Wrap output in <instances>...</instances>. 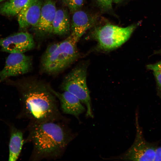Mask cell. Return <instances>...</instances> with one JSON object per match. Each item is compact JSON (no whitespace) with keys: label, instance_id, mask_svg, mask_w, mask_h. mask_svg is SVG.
Here are the masks:
<instances>
[{"label":"cell","instance_id":"obj_19","mask_svg":"<svg viewBox=\"0 0 161 161\" xmlns=\"http://www.w3.org/2000/svg\"><path fill=\"white\" fill-rule=\"evenodd\" d=\"M157 84V94L159 97H161V72L153 71Z\"/></svg>","mask_w":161,"mask_h":161},{"label":"cell","instance_id":"obj_25","mask_svg":"<svg viewBox=\"0 0 161 161\" xmlns=\"http://www.w3.org/2000/svg\"><path fill=\"white\" fill-rule=\"evenodd\" d=\"M66 0H63L64 2Z\"/></svg>","mask_w":161,"mask_h":161},{"label":"cell","instance_id":"obj_2","mask_svg":"<svg viewBox=\"0 0 161 161\" xmlns=\"http://www.w3.org/2000/svg\"><path fill=\"white\" fill-rule=\"evenodd\" d=\"M21 109L17 118L29 123L50 121L68 123L59 109L51 88L41 82L30 81L19 84Z\"/></svg>","mask_w":161,"mask_h":161},{"label":"cell","instance_id":"obj_5","mask_svg":"<svg viewBox=\"0 0 161 161\" xmlns=\"http://www.w3.org/2000/svg\"><path fill=\"white\" fill-rule=\"evenodd\" d=\"M136 133L134 141L127 150L114 159L131 161H154L158 143L149 142L145 139L139 121V112L135 115Z\"/></svg>","mask_w":161,"mask_h":161},{"label":"cell","instance_id":"obj_11","mask_svg":"<svg viewBox=\"0 0 161 161\" xmlns=\"http://www.w3.org/2000/svg\"><path fill=\"white\" fill-rule=\"evenodd\" d=\"M96 21L94 17L84 11L80 10L75 11L72 16V32L80 38L87 30L94 25Z\"/></svg>","mask_w":161,"mask_h":161},{"label":"cell","instance_id":"obj_9","mask_svg":"<svg viewBox=\"0 0 161 161\" xmlns=\"http://www.w3.org/2000/svg\"><path fill=\"white\" fill-rule=\"evenodd\" d=\"M42 4L41 0H28L18 14V20L21 28L31 26L36 27L40 19Z\"/></svg>","mask_w":161,"mask_h":161},{"label":"cell","instance_id":"obj_4","mask_svg":"<svg viewBox=\"0 0 161 161\" xmlns=\"http://www.w3.org/2000/svg\"><path fill=\"white\" fill-rule=\"evenodd\" d=\"M137 25L134 24L123 27L107 24L95 28L92 35L101 50L109 51L119 47L126 42Z\"/></svg>","mask_w":161,"mask_h":161},{"label":"cell","instance_id":"obj_15","mask_svg":"<svg viewBox=\"0 0 161 161\" xmlns=\"http://www.w3.org/2000/svg\"><path fill=\"white\" fill-rule=\"evenodd\" d=\"M28 0H9L0 5V13L8 16L18 15Z\"/></svg>","mask_w":161,"mask_h":161},{"label":"cell","instance_id":"obj_14","mask_svg":"<svg viewBox=\"0 0 161 161\" xmlns=\"http://www.w3.org/2000/svg\"><path fill=\"white\" fill-rule=\"evenodd\" d=\"M55 34L62 35L66 34L70 28L69 19L67 12L63 9L57 10L52 25Z\"/></svg>","mask_w":161,"mask_h":161},{"label":"cell","instance_id":"obj_22","mask_svg":"<svg viewBox=\"0 0 161 161\" xmlns=\"http://www.w3.org/2000/svg\"><path fill=\"white\" fill-rule=\"evenodd\" d=\"M154 54L161 55V49L154 52Z\"/></svg>","mask_w":161,"mask_h":161},{"label":"cell","instance_id":"obj_8","mask_svg":"<svg viewBox=\"0 0 161 161\" xmlns=\"http://www.w3.org/2000/svg\"><path fill=\"white\" fill-rule=\"evenodd\" d=\"M34 46L32 35L27 32H18L0 38L1 51L10 53H24L32 49Z\"/></svg>","mask_w":161,"mask_h":161},{"label":"cell","instance_id":"obj_12","mask_svg":"<svg viewBox=\"0 0 161 161\" xmlns=\"http://www.w3.org/2000/svg\"><path fill=\"white\" fill-rule=\"evenodd\" d=\"M57 9L54 0H46L42 4L38 23L36 27L45 33L53 32L52 25Z\"/></svg>","mask_w":161,"mask_h":161},{"label":"cell","instance_id":"obj_6","mask_svg":"<svg viewBox=\"0 0 161 161\" xmlns=\"http://www.w3.org/2000/svg\"><path fill=\"white\" fill-rule=\"evenodd\" d=\"M86 70L82 66L77 67L65 77L62 83L63 91L69 92L77 97L87 108L86 115L93 117L89 92L86 80Z\"/></svg>","mask_w":161,"mask_h":161},{"label":"cell","instance_id":"obj_16","mask_svg":"<svg viewBox=\"0 0 161 161\" xmlns=\"http://www.w3.org/2000/svg\"><path fill=\"white\" fill-rule=\"evenodd\" d=\"M64 2L72 13L80 10L83 3V0H66Z\"/></svg>","mask_w":161,"mask_h":161},{"label":"cell","instance_id":"obj_7","mask_svg":"<svg viewBox=\"0 0 161 161\" xmlns=\"http://www.w3.org/2000/svg\"><path fill=\"white\" fill-rule=\"evenodd\" d=\"M32 59L23 53H11L6 58L5 64L0 71V83L11 76L23 75L32 67Z\"/></svg>","mask_w":161,"mask_h":161},{"label":"cell","instance_id":"obj_18","mask_svg":"<svg viewBox=\"0 0 161 161\" xmlns=\"http://www.w3.org/2000/svg\"><path fill=\"white\" fill-rule=\"evenodd\" d=\"M99 7L105 11L110 10L112 9V0H95Z\"/></svg>","mask_w":161,"mask_h":161},{"label":"cell","instance_id":"obj_1","mask_svg":"<svg viewBox=\"0 0 161 161\" xmlns=\"http://www.w3.org/2000/svg\"><path fill=\"white\" fill-rule=\"evenodd\" d=\"M62 121L29 123L24 143H30L32 150L30 160H55L63 155L69 143L75 137Z\"/></svg>","mask_w":161,"mask_h":161},{"label":"cell","instance_id":"obj_13","mask_svg":"<svg viewBox=\"0 0 161 161\" xmlns=\"http://www.w3.org/2000/svg\"><path fill=\"white\" fill-rule=\"evenodd\" d=\"M9 125L10 134L8 160L16 161L18 158L24 144L23 132L13 125Z\"/></svg>","mask_w":161,"mask_h":161},{"label":"cell","instance_id":"obj_24","mask_svg":"<svg viewBox=\"0 0 161 161\" xmlns=\"http://www.w3.org/2000/svg\"><path fill=\"white\" fill-rule=\"evenodd\" d=\"M6 0H0V3Z\"/></svg>","mask_w":161,"mask_h":161},{"label":"cell","instance_id":"obj_10","mask_svg":"<svg viewBox=\"0 0 161 161\" xmlns=\"http://www.w3.org/2000/svg\"><path fill=\"white\" fill-rule=\"evenodd\" d=\"M59 101L60 109L64 113L71 115L78 118L79 116L85 111V108L80 100L70 92L64 91L57 92L52 89Z\"/></svg>","mask_w":161,"mask_h":161},{"label":"cell","instance_id":"obj_21","mask_svg":"<svg viewBox=\"0 0 161 161\" xmlns=\"http://www.w3.org/2000/svg\"><path fill=\"white\" fill-rule=\"evenodd\" d=\"M154 161H161V146L158 145L156 149Z\"/></svg>","mask_w":161,"mask_h":161},{"label":"cell","instance_id":"obj_23","mask_svg":"<svg viewBox=\"0 0 161 161\" xmlns=\"http://www.w3.org/2000/svg\"><path fill=\"white\" fill-rule=\"evenodd\" d=\"M123 0H112V2H114L115 3H118Z\"/></svg>","mask_w":161,"mask_h":161},{"label":"cell","instance_id":"obj_3","mask_svg":"<svg viewBox=\"0 0 161 161\" xmlns=\"http://www.w3.org/2000/svg\"><path fill=\"white\" fill-rule=\"evenodd\" d=\"M80 39L72 32L59 43L57 48L49 57L41 61L43 70L48 74H53L68 67L78 57L77 44Z\"/></svg>","mask_w":161,"mask_h":161},{"label":"cell","instance_id":"obj_20","mask_svg":"<svg viewBox=\"0 0 161 161\" xmlns=\"http://www.w3.org/2000/svg\"><path fill=\"white\" fill-rule=\"evenodd\" d=\"M147 68L153 71H157L161 72V61L155 64H149L147 65Z\"/></svg>","mask_w":161,"mask_h":161},{"label":"cell","instance_id":"obj_17","mask_svg":"<svg viewBox=\"0 0 161 161\" xmlns=\"http://www.w3.org/2000/svg\"><path fill=\"white\" fill-rule=\"evenodd\" d=\"M59 43H54L49 45L43 54L41 61L44 60L49 57L58 47Z\"/></svg>","mask_w":161,"mask_h":161}]
</instances>
